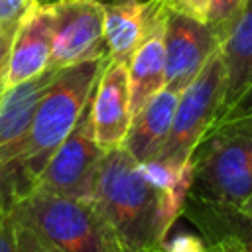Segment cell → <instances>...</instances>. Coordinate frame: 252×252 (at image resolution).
<instances>
[{
	"label": "cell",
	"instance_id": "7402d4cb",
	"mask_svg": "<svg viewBox=\"0 0 252 252\" xmlns=\"http://www.w3.org/2000/svg\"><path fill=\"white\" fill-rule=\"evenodd\" d=\"M242 114H252V85H250V89L240 96V100L222 116V118H226V116H242ZM220 120V118H219Z\"/></svg>",
	"mask_w": 252,
	"mask_h": 252
},
{
	"label": "cell",
	"instance_id": "9c48e42d",
	"mask_svg": "<svg viewBox=\"0 0 252 252\" xmlns=\"http://www.w3.org/2000/svg\"><path fill=\"white\" fill-rule=\"evenodd\" d=\"M55 12L53 2L33 0L22 16L10 45L4 91L37 77L49 67L53 45Z\"/></svg>",
	"mask_w": 252,
	"mask_h": 252
},
{
	"label": "cell",
	"instance_id": "3957f363",
	"mask_svg": "<svg viewBox=\"0 0 252 252\" xmlns=\"http://www.w3.org/2000/svg\"><path fill=\"white\" fill-rule=\"evenodd\" d=\"M18 252H124L94 199L32 189L10 201Z\"/></svg>",
	"mask_w": 252,
	"mask_h": 252
},
{
	"label": "cell",
	"instance_id": "5bb4252c",
	"mask_svg": "<svg viewBox=\"0 0 252 252\" xmlns=\"http://www.w3.org/2000/svg\"><path fill=\"white\" fill-rule=\"evenodd\" d=\"M177 98H179L177 93L161 89L132 118L130 130L122 146L138 163H146L154 159L163 148L173 122Z\"/></svg>",
	"mask_w": 252,
	"mask_h": 252
},
{
	"label": "cell",
	"instance_id": "ac0fdd59",
	"mask_svg": "<svg viewBox=\"0 0 252 252\" xmlns=\"http://www.w3.org/2000/svg\"><path fill=\"white\" fill-rule=\"evenodd\" d=\"M33 0H0V28L16 30Z\"/></svg>",
	"mask_w": 252,
	"mask_h": 252
},
{
	"label": "cell",
	"instance_id": "8992f818",
	"mask_svg": "<svg viewBox=\"0 0 252 252\" xmlns=\"http://www.w3.org/2000/svg\"><path fill=\"white\" fill-rule=\"evenodd\" d=\"M89 108L91 104L83 112L73 132L55 150L32 189L71 199L94 197L98 169L106 152L94 140Z\"/></svg>",
	"mask_w": 252,
	"mask_h": 252
},
{
	"label": "cell",
	"instance_id": "ffe728a7",
	"mask_svg": "<svg viewBox=\"0 0 252 252\" xmlns=\"http://www.w3.org/2000/svg\"><path fill=\"white\" fill-rule=\"evenodd\" d=\"M207 4L209 0H165V6L169 10L185 14L199 22H207Z\"/></svg>",
	"mask_w": 252,
	"mask_h": 252
},
{
	"label": "cell",
	"instance_id": "7c38bea8",
	"mask_svg": "<svg viewBox=\"0 0 252 252\" xmlns=\"http://www.w3.org/2000/svg\"><path fill=\"white\" fill-rule=\"evenodd\" d=\"M61 69L47 67L37 77H32L0 96V171L8 167L20 154L41 96Z\"/></svg>",
	"mask_w": 252,
	"mask_h": 252
},
{
	"label": "cell",
	"instance_id": "5b68a950",
	"mask_svg": "<svg viewBox=\"0 0 252 252\" xmlns=\"http://www.w3.org/2000/svg\"><path fill=\"white\" fill-rule=\"evenodd\" d=\"M224 100V67L217 51L201 73L179 93L167 140L154 158L169 167H183L203 136L219 120Z\"/></svg>",
	"mask_w": 252,
	"mask_h": 252
},
{
	"label": "cell",
	"instance_id": "52a82bcc",
	"mask_svg": "<svg viewBox=\"0 0 252 252\" xmlns=\"http://www.w3.org/2000/svg\"><path fill=\"white\" fill-rule=\"evenodd\" d=\"M53 12L55 28L49 67L63 69L108 57L100 0H53Z\"/></svg>",
	"mask_w": 252,
	"mask_h": 252
},
{
	"label": "cell",
	"instance_id": "4fadbf2b",
	"mask_svg": "<svg viewBox=\"0 0 252 252\" xmlns=\"http://www.w3.org/2000/svg\"><path fill=\"white\" fill-rule=\"evenodd\" d=\"M224 67L222 118L252 85V0H246L240 16L230 26L219 47Z\"/></svg>",
	"mask_w": 252,
	"mask_h": 252
},
{
	"label": "cell",
	"instance_id": "8fae6325",
	"mask_svg": "<svg viewBox=\"0 0 252 252\" xmlns=\"http://www.w3.org/2000/svg\"><path fill=\"white\" fill-rule=\"evenodd\" d=\"M108 57L128 65L136 47L165 18V0H100Z\"/></svg>",
	"mask_w": 252,
	"mask_h": 252
},
{
	"label": "cell",
	"instance_id": "9a60e30c",
	"mask_svg": "<svg viewBox=\"0 0 252 252\" xmlns=\"http://www.w3.org/2000/svg\"><path fill=\"white\" fill-rule=\"evenodd\" d=\"M163 22H159L148 37L136 47L128 61V87L132 118L146 106V102L165 87V47Z\"/></svg>",
	"mask_w": 252,
	"mask_h": 252
},
{
	"label": "cell",
	"instance_id": "30bf717a",
	"mask_svg": "<svg viewBox=\"0 0 252 252\" xmlns=\"http://www.w3.org/2000/svg\"><path fill=\"white\" fill-rule=\"evenodd\" d=\"M89 110L96 144L104 152L120 148L132 124L126 63L108 57L96 81Z\"/></svg>",
	"mask_w": 252,
	"mask_h": 252
},
{
	"label": "cell",
	"instance_id": "ba28073f",
	"mask_svg": "<svg viewBox=\"0 0 252 252\" xmlns=\"http://www.w3.org/2000/svg\"><path fill=\"white\" fill-rule=\"evenodd\" d=\"M165 47V87L181 93L205 67V63L219 51L220 37L207 24L175 10L165 12L163 24Z\"/></svg>",
	"mask_w": 252,
	"mask_h": 252
},
{
	"label": "cell",
	"instance_id": "44dd1931",
	"mask_svg": "<svg viewBox=\"0 0 252 252\" xmlns=\"http://www.w3.org/2000/svg\"><path fill=\"white\" fill-rule=\"evenodd\" d=\"M16 30L0 28V96L4 94V81H6V69H8V57H10V45Z\"/></svg>",
	"mask_w": 252,
	"mask_h": 252
},
{
	"label": "cell",
	"instance_id": "6da1fadb",
	"mask_svg": "<svg viewBox=\"0 0 252 252\" xmlns=\"http://www.w3.org/2000/svg\"><path fill=\"white\" fill-rule=\"evenodd\" d=\"M93 199L124 252L159 246L183 209V201L159 189L124 146L104 154Z\"/></svg>",
	"mask_w": 252,
	"mask_h": 252
},
{
	"label": "cell",
	"instance_id": "277c9868",
	"mask_svg": "<svg viewBox=\"0 0 252 252\" xmlns=\"http://www.w3.org/2000/svg\"><path fill=\"white\" fill-rule=\"evenodd\" d=\"M189 197L252 222V114L213 124L191 156Z\"/></svg>",
	"mask_w": 252,
	"mask_h": 252
},
{
	"label": "cell",
	"instance_id": "7a4b0ae2",
	"mask_svg": "<svg viewBox=\"0 0 252 252\" xmlns=\"http://www.w3.org/2000/svg\"><path fill=\"white\" fill-rule=\"evenodd\" d=\"M106 59L83 61L63 67L39 100L28 138L16 159L0 171V199L12 201L28 193L55 150L73 132L91 104L96 81Z\"/></svg>",
	"mask_w": 252,
	"mask_h": 252
},
{
	"label": "cell",
	"instance_id": "2e32d148",
	"mask_svg": "<svg viewBox=\"0 0 252 252\" xmlns=\"http://www.w3.org/2000/svg\"><path fill=\"white\" fill-rule=\"evenodd\" d=\"M246 0H209L207 4V24L217 32V35L222 37L230 30V26L236 22L244 8Z\"/></svg>",
	"mask_w": 252,
	"mask_h": 252
},
{
	"label": "cell",
	"instance_id": "d6986e66",
	"mask_svg": "<svg viewBox=\"0 0 252 252\" xmlns=\"http://www.w3.org/2000/svg\"><path fill=\"white\" fill-rule=\"evenodd\" d=\"M0 252H18L10 203L0 199Z\"/></svg>",
	"mask_w": 252,
	"mask_h": 252
},
{
	"label": "cell",
	"instance_id": "e0dca14e",
	"mask_svg": "<svg viewBox=\"0 0 252 252\" xmlns=\"http://www.w3.org/2000/svg\"><path fill=\"white\" fill-rule=\"evenodd\" d=\"M148 252H209L201 236L195 234H177L173 238H165L159 246Z\"/></svg>",
	"mask_w": 252,
	"mask_h": 252
}]
</instances>
